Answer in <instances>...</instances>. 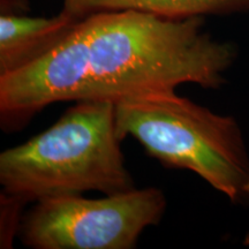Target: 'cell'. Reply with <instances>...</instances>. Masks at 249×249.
Listing matches in <instances>:
<instances>
[{"mask_svg":"<svg viewBox=\"0 0 249 249\" xmlns=\"http://www.w3.org/2000/svg\"><path fill=\"white\" fill-rule=\"evenodd\" d=\"M235 59V46L208 33L204 18L95 13L45 57L0 76V124L17 132L59 102H117L182 83L218 89Z\"/></svg>","mask_w":249,"mask_h":249,"instance_id":"obj_1","label":"cell"},{"mask_svg":"<svg viewBox=\"0 0 249 249\" xmlns=\"http://www.w3.org/2000/svg\"><path fill=\"white\" fill-rule=\"evenodd\" d=\"M108 99L75 102L44 132L0 154L1 192L27 202L136 188Z\"/></svg>","mask_w":249,"mask_h":249,"instance_id":"obj_2","label":"cell"},{"mask_svg":"<svg viewBox=\"0 0 249 249\" xmlns=\"http://www.w3.org/2000/svg\"><path fill=\"white\" fill-rule=\"evenodd\" d=\"M116 129L170 169L201 177L232 203L249 208V156L234 118L179 96L155 90L114 102Z\"/></svg>","mask_w":249,"mask_h":249,"instance_id":"obj_3","label":"cell"},{"mask_svg":"<svg viewBox=\"0 0 249 249\" xmlns=\"http://www.w3.org/2000/svg\"><path fill=\"white\" fill-rule=\"evenodd\" d=\"M166 197L156 187L101 198L49 197L24 213L18 238L33 249H133L163 219Z\"/></svg>","mask_w":249,"mask_h":249,"instance_id":"obj_4","label":"cell"},{"mask_svg":"<svg viewBox=\"0 0 249 249\" xmlns=\"http://www.w3.org/2000/svg\"><path fill=\"white\" fill-rule=\"evenodd\" d=\"M80 20L64 9L49 18L0 14V76L45 57L70 35Z\"/></svg>","mask_w":249,"mask_h":249,"instance_id":"obj_5","label":"cell"},{"mask_svg":"<svg viewBox=\"0 0 249 249\" xmlns=\"http://www.w3.org/2000/svg\"><path fill=\"white\" fill-rule=\"evenodd\" d=\"M65 12L83 18L108 11H134L166 18H205L249 11V0H61Z\"/></svg>","mask_w":249,"mask_h":249,"instance_id":"obj_6","label":"cell"},{"mask_svg":"<svg viewBox=\"0 0 249 249\" xmlns=\"http://www.w3.org/2000/svg\"><path fill=\"white\" fill-rule=\"evenodd\" d=\"M28 203L18 196L1 192L0 196V247L12 248L15 235L18 236Z\"/></svg>","mask_w":249,"mask_h":249,"instance_id":"obj_7","label":"cell"},{"mask_svg":"<svg viewBox=\"0 0 249 249\" xmlns=\"http://www.w3.org/2000/svg\"><path fill=\"white\" fill-rule=\"evenodd\" d=\"M29 9V0H0V14H26Z\"/></svg>","mask_w":249,"mask_h":249,"instance_id":"obj_8","label":"cell"}]
</instances>
